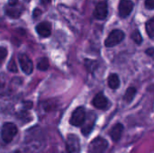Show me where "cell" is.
I'll use <instances>...</instances> for the list:
<instances>
[{
  "label": "cell",
  "mask_w": 154,
  "mask_h": 153,
  "mask_svg": "<svg viewBox=\"0 0 154 153\" xmlns=\"http://www.w3.org/2000/svg\"><path fill=\"white\" fill-rule=\"evenodd\" d=\"M17 133V127L13 123H6L3 125L1 131V136L5 142L9 143L13 141L14 137Z\"/></svg>",
  "instance_id": "1"
},
{
  "label": "cell",
  "mask_w": 154,
  "mask_h": 153,
  "mask_svg": "<svg viewBox=\"0 0 154 153\" xmlns=\"http://www.w3.org/2000/svg\"><path fill=\"white\" fill-rule=\"evenodd\" d=\"M108 147V142L102 138H95L88 146V153H104Z\"/></svg>",
  "instance_id": "2"
},
{
  "label": "cell",
  "mask_w": 154,
  "mask_h": 153,
  "mask_svg": "<svg viewBox=\"0 0 154 153\" xmlns=\"http://www.w3.org/2000/svg\"><path fill=\"white\" fill-rule=\"evenodd\" d=\"M124 38H125V33L123 31L114 30L109 33L108 37L106 38L105 41V45L106 47H114L118 43H120L124 40Z\"/></svg>",
  "instance_id": "3"
},
{
  "label": "cell",
  "mask_w": 154,
  "mask_h": 153,
  "mask_svg": "<svg viewBox=\"0 0 154 153\" xmlns=\"http://www.w3.org/2000/svg\"><path fill=\"white\" fill-rule=\"evenodd\" d=\"M85 120H86V112H85V109L80 106V107L76 108L73 111L69 123L73 126H80L84 124Z\"/></svg>",
  "instance_id": "4"
},
{
  "label": "cell",
  "mask_w": 154,
  "mask_h": 153,
  "mask_svg": "<svg viewBox=\"0 0 154 153\" xmlns=\"http://www.w3.org/2000/svg\"><path fill=\"white\" fill-rule=\"evenodd\" d=\"M67 151L69 153L80 152L79 139L75 134H69L67 137Z\"/></svg>",
  "instance_id": "5"
},
{
  "label": "cell",
  "mask_w": 154,
  "mask_h": 153,
  "mask_svg": "<svg viewBox=\"0 0 154 153\" xmlns=\"http://www.w3.org/2000/svg\"><path fill=\"white\" fill-rule=\"evenodd\" d=\"M19 63H20L22 70L26 75H30L32 72V70H33L32 61L26 54H20L19 55Z\"/></svg>",
  "instance_id": "6"
},
{
  "label": "cell",
  "mask_w": 154,
  "mask_h": 153,
  "mask_svg": "<svg viewBox=\"0 0 154 153\" xmlns=\"http://www.w3.org/2000/svg\"><path fill=\"white\" fill-rule=\"evenodd\" d=\"M134 9V3L131 0H121L119 4V14L121 17H127Z\"/></svg>",
  "instance_id": "7"
},
{
  "label": "cell",
  "mask_w": 154,
  "mask_h": 153,
  "mask_svg": "<svg viewBox=\"0 0 154 153\" xmlns=\"http://www.w3.org/2000/svg\"><path fill=\"white\" fill-rule=\"evenodd\" d=\"M107 14H108L107 5L105 2L98 3L94 11V17L98 20H104L106 18Z\"/></svg>",
  "instance_id": "8"
},
{
  "label": "cell",
  "mask_w": 154,
  "mask_h": 153,
  "mask_svg": "<svg viewBox=\"0 0 154 153\" xmlns=\"http://www.w3.org/2000/svg\"><path fill=\"white\" fill-rule=\"evenodd\" d=\"M92 105L97 109H106L108 106V100L102 93H98L92 100Z\"/></svg>",
  "instance_id": "9"
},
{
  "label": "cell",
  "mask_w": 154,
  "mask_h": 153,
  "mask_svg": "<svg viewBox=\"0 0 154 153\" xmlns=\"http://www.w3.org/2000/svg\"><path fill=\"white\" fill-rule=\"evenodd\" d=\"M36 32L42 37H49L51 33V25L48 22L40 23L36 26Z\"/></svg>",
  "instance_id": "10"
},
{
  "label": "cell",
  "mask_w": 154,
  "mask_h": 153,
  "mask_svg": "<svg viewBox=\"0 0 154 153\" xmlns=\"http://www.w3.org/2000/svg\"><path fill=\"white\" fill-rule=\"evenodd\" d=\"M123 132H124V125L122 124L118 123L111 128L109 134L114 142H117L120 140V138L123 134Z\"/></svg>",
  "instance_id": "11"
},
{
  "label": "cell",
  "mask_w": 154,
  "mask_h": 153,
  "mask_svg": "<svg viewBox=\"0 0 154 153\" xmlns=\"http://www.w3.org/2000/svg\"><path fill=\"white\" fill-rule=\"evenodd\" d=\"M107 83H108V86L110 88L112 89H116L119 87L120 86V79H119V77L113 73L111 75H109L108 77V79H107Z\"/></svg>",
  "instance_id": "12"
},
{
  "label": "cell",
  "mask_w": 154,
  "mask_h": 153,
  "mask_svg": "<svg viewBox=\"0 0 154 153\" xmlns=\"http://www.w3.org/2000/svg\"><path fill=\"white\" fill-rule=\"evenodd\" d=\"M135 95H136V89H135V87H130L127 88V90H126V92H125V94L124 96V100L125 102H127V103H131L133 101V99L134 98Z\"/></svg>",
  "instance_id": "13"
},
{
  "label": "cell",
  "mask_w": 154,
  "mask_h": 153,
  "mask_svg": "<svg viewBox=\"0 0 154 153\" xmlns=\"http://www.w3.org/2000/svg\"><path fill=\"white\" fill-rule=\"evenodd\" d=\"M37 68H38V69H40L42 71L47 70L49 68V60L46 58L40 59L38 60V63H37Z\"/></svg>",
  "instance_id": "14"
},
{
  "label": "cell",
  "mask_w": 154,
  "mask_h": 153,
  "mask_svg": "<svg viewBox=\"0 0 154 153\" xmlns=\"http://www.w3.org/2000/svg\"><path fill=\"white\" fill-rule=\"evenodd\" d=\"M146 32L150 37H154V17L146 23Z\"/></svg>",
  "instance_id": "15"
},
{
  "label": "cell",
  "mask_w": 154,
  "mask_h": 153,
  "mask_svg": "<svg viewBox=\"0 0 154 153\" xmlns=\"http://www.w3.org/2000/svg\"><path fill=\"white\" fill-rule=\"evenodd\" d=\"M93 127H94V121H93V122H88V124H86L83 126L81 132H82V133H83L84 135H88V134L91 133Z\"/></svg>",
  "instance_id": "16"
},
{
  "label": "cell",
  "mask_w": 154,
  "mask_h": 153,
  "mask_svg": "<svg viewBox=\"0 0 154 153\" xmlns=\"http://www.w3.org/2000/svg\"><path fill=\"white\" fill-rule=\"evenodd\" d=\"M132 39L134 41L135 43L137 44H141L142 41H143V37L140 33V32L138 30H134L132 33Z\"/></svg>",
  "instance_id": "17"
},
{
  "label": "cell",
  "mask_w": 154,
  "mask_h": 153,
  "mask_svg": "<svg viewBox=\"0 0 154 153\" xmlns=\"http://www.w3.org/2000/svg\"><path fill=\"white\" fill-rule=\"evenodd\" d=\"M6 14H7L9 16H11V17L17 18V17H19L21 12H20V10L14 9V8L13 7V8H11V9H6Z\"/></svg>",
  "instance_id": "18"
},
{
  "label": "cell",
  "mask_w": 154,
  "mask_h": 153,
  "mask_svg": "<svg viewBox=\"0 0 154 153\" xmlns=\"http://www.w3.org/2000/svg\"><path fill=\"white\" fill-rule=\"evenodd\" d=\"M7 69L11 72H16L17 71V66H16V63H15V61H14V59H11L10 61L8 62Z\"/></svg>",
  "instance_id": "19"
},
{
  "label": "cell",
  "mask_w": 154,
  "mask_h": 153,
  "mask_svg": "<svg viewBox=\"0 0 154 153\" xmlns=\"http://www.w3.org/2000/svg\"><path fill=\"white\" fill-rule=\"evenodd\" d=\"M7 56V50L5 47H0V64L5 60Z\"/></svg>",
  "instance_id": "20"
},
{
  "label": "cell",
  "mask_w": 154,
  "mask_h": 153,
  "mask_svg": "<svg viewBox=\"0 0 154 153\" xmlns=\"http://www.w3.org/2000/svg\"><path fill=\"white\" fill-rule=\"evenodd\" d=\"M145 6L148 9H154V0H146Z\"/></svg>",
  "instance_id": "21"
},
{
  "label": "cell",
  "mask_w": 154,
  "mask_h": 153,
  "mask_svg": "<svg viewBox=\"0 0 154 153\" xmlns=\"http://www.w3.org/2000/svg\"><path fill=\"white\" fill-rule=\"evenodd\" d=\"M17 3H18V0H8V5L12 7L15 6L17 5Z\"/></svg>",
  "instance_id": "22"
},
{
  "label": "cell",
  "mask_w": 154,
  "mask_h": 153,
  "mask_svg": "<svg viewBox=\"0 0 154 153\" xmlns=\"http://www.w3.org/2000/svg\"><path fill=\"white\" fill-rule=\"evenodd\" d=\"M41 14H42V12H41V10H40V9H38V8H36V9L33 11V16H34V17L39 16Z\"/></svg>",
  "instance_id": "23"
},
{
  "label": "cell",
  "mask_w": 154,
  "mask_h": 153,
  "mask_svg": "<svg viewBox=\"0 0 154 153\" xmlns=\"http://www.w3.org/2000/svg\"><path fill=\"white\" fill-rule=\"evenodd\" d=\"M146 53L150 56H153L154 55V49L153 48H150L146 50Z\"/></svg>",
  "instance_id": "24"
},
{
  "label": "cell",
  "mask_w": 154,
  "mask_h": 153,
  "mask_svg": "<svg viewBox=\"0 0 154 153\" xmlns=\"http://www.w3.org/2000/svg\"><path fill=\"white\" fill-rule=\"evenodd\" d=\"M50 2H51V0H41V3H42L43 5H47Z\"/></svg>",
  "instance_id": "25"
}]
</instances>
